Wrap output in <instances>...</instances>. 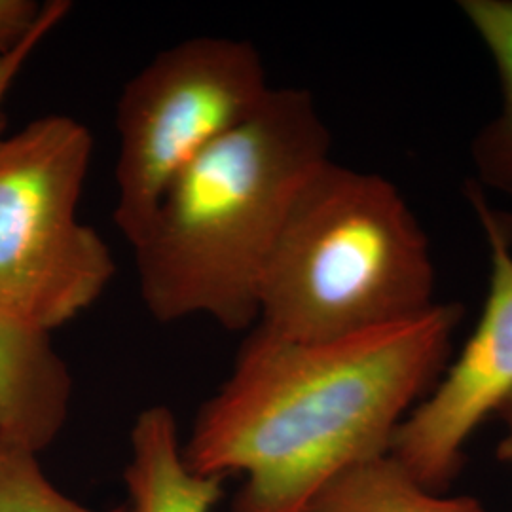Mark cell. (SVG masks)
<instances>
[{
  "label": "cell",
  "mask_w": 512,
  "mask_h": 512,
  "mask_svg": "<svg viewBox=\"0 0 512 512\" xmlns=\"http://www.w3.org/2000/svg\"><path fill=\"white\" fill-rule=\"evenodd\" d=\"M461 306L336 342L302 344L253 327L230 378L203 404L186 465L241 473L230 512H304L336 476L387 454L439 382Z\"/></svg>",
  "instance_id": "obj_1"
},
{
  "label": "cell",
  "mask_w": 512,
  "mask_h": 512,
  "mask_svg": "<svg viewBox=\"0 0 512 512\" xmlns=\"http://www.w3.org/2000/svg\"><path fill=\"white\" fill-rule=\"evenodd\" d=\"M330 148L311 93L274 88L253 118L183 169L131 245L148 313L162 323L207 315L224 329L255 327L275 239Z\"/></svg>",
  "instance_id": "obj_2"
},
{
  "label": "cell",
  "mask_w": 512,
  "mask_h": 512,
  "mask_svg": "<svg viewBox=\"0 0 512 512\" xmlns=\"http://www.w3.org/2000/svg\"><path fill=\"white\" fill-rule=\"evenodd\" d=\"M437 275L420 220L378 173L327 160L298 192L258 289L260 327L321 344L435 308Z\"/></svg>",
  "instance_id": "obj_3"
},
{
  "label": "cell",
  "mask_w": 512,
  "mask_h": 512,
  "mask_svg": "<svg viewBox=\"0 0 512 512\" xmlns=\"http://www.w3.org/2000/svg\"><path fill=\"white\" fill-rule=\"evenodd\" d=\"M90 129L46 114L0 139V308L52 332L92 308L116 264L78 219L92 164Z\"/></svg>",
  "instance_id": "obj_4"
},
{
  "label": "cell",
  "mask_w": 512,
  "mask_h": 512,
  "mask_svg": "<svg viewBox=\"0 0 512 512\" xmlns=\"http://www.w3.org/2000/svg\"><path fill=\"white\" fill-rule=\"evenodd\" d=\"M272 90L255 44L234 37L184 38L129 78L116 105L114 169V222L129 245L177 175L253 118Z\"/></svg>",
  "instance_id": "obj_5"
},
{
  "label": "cell",
  "mask_w": 512,
  "mask_h": 512,
  "mask_svg": "<svg viewBox=\"0 0 512 512\" xmlns=\"http://www.w3.org/2000/svg\"><path fill=\"white\" fill-rule=\"evenodd\" d=\"M469 198L490 249L486 302L454 363L399 425L387 450L433 492L448 486L465 444L512 393V224L480 188L471 186Z\"/></svg>",
  "instance_id": "obj_6"
},
{
  "label": "cell",
  "mask_w": 512,
  "mask_h": 512,
  "mask_svg": "<svg viewBox=\"0 0 512 512\" xmlns=\"http://www.w3.org/2000/svg\"><path fill=\"white\" fill-rule=\"evenodd\" d=\"M73 378L50 332L0 308V439L40 454L69 418Z\"/></svg>",
  "instance_id": "obj_7"
},
{
  "label": "cell",
  "mask_w": 512,
  "mask_h": 512,
  "mask_svg": "<svg viewBox=\"0 0 512 512\" xmlns=\"http://www.w3.org/2000/svg\"><path fill=\"white\" fill-rule=\"evenodd\" d=\"M222 480L186 465L177 420L167 406L156 404L137 416L126 469L131 512H211L222 497Z\"/></svg>",
  "instance_id": "obj_8"
},
{
  "label": "cell",
  "mask_w": 512,
  "mask_h": 512,
  "mask_svg": "<svg viewBox=\"0 0 512 512\" xmlns=\"http://www.w3.org/2000/svg\"><path fill=\"white\" fill-rule=\"evenodd\" d=\"M459 10L490 55L501 86L499 112L471 145L476 181L512 198V0H461Z\"/></svg>",
  "instance_id": "obj_9"
},
{
  "label": "cell",
  "mask_w": 512,
  "mask_h": 512,
  "mask_svg": "<svg viewBox=\"0 0 512 512\" xmlns=\"http://www.w3.org/2000/svg\"><path fill=\"white\" fill-rule=\"evenodd\" d=\"M304 512H486L475 497H444L410 475L389 452L336 476Z\"/></svg>",
  "instance_id": "obj_10"
},
{
  "label": "cell",
  "mask_w": 512,
  "mask_h": 512,
  "mask_svg": "<svg viewBox=\"0 0 512 512\" xmlns=\"http://www.w3.org/2000/svg\"><path fill=\"white\" fill-rule=\"evenodd\" d=\"M37 458L27 446L0 439V512H92L61 494Z\"/></svg>",
  "instance_id": "obj_11"
},
{
  "label": "cell",
  "mask_w": 512,
  "mask_h": 512,
  "mask_svg": "<svg viewBox=\"0 0 512 512\" xmlns=\"http://www.w3.org/2000/svg\"><path fill=\"white\" fill-rule=\"evenodd\" d=\"M69 10H71V4L65 0L46 2L37 25L21 38L16 46H12L10 50L0 54V139H2V131H4L2 129L4 128L2 105H4L6 95L12 90L16 78L23 71L27 59L37 50L38 44L54 31L55 25L63 21V18L69 14Z\"/></svg>",
  "instance_id": "obj_12"
},
{
  "label": "cell",
  "mask_w": 512,
  "mask_h": 512,
  "mask_svg": "<svg viewBox=\"0 0 512 512\" xmlns=\"http://www.w3.org/2000/svg\"><path fill=\"white\" fill-rule=\"evenodd\" d=\"M44 4L35 0H0V54L16 46L42 16Z\"/></svg>",
  "instance_id": "obj_13"
},
{
  "label": "cell",
  "mask_w": 512,
  "mask_h": 512,
  "mask_svg": "<svg viewBox=\"0 0 512 512\" xmlns=\"http://www.w3.org/2000/svg\"><path fill=\"white\" fill-rule=\"evenodd\" d=\"M499 414L505 423V437L497 446V458L512 469V393L509 395V399L501 404Z\"/></svg>",
  "instance_id": "obj_14"
}]
</instances>
